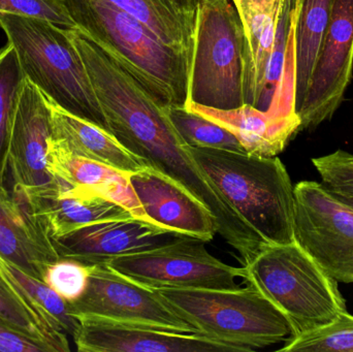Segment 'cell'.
<instances>
[{
    "mask_svg": "<svg viewBox=\"0 0 353 352\" xmlns=\"http://www.w3.org/2000/svg\"><path fill=\"white\" fill-rule=\"evenodd\" d=\"M77 28L165 107L188 101L190 60L109 0H59Z\"/></svg>",
    "mask_w": 353,
    "mask_h": 352,
    "instance_id": "obj_1",
    "label": "cell"
},
{
    "mask_svg": "<svg viewBox=\"0 0 353 352\" xmlns=\"http://www.w3.org/2000/svg\"><path fill=\"white\" fill-rule=\"evenodd\" d=\"M190 149L222 198L267 245L296 242L294 186L278 157Z\"/></svg>",
    "mask_w": 353,
    "mask_h": 352,
    "instance_id": "obj_2",
    "label": "cell"
},
{
    "mask_svg": "<svg viewBox=\"0 0 353 352\" xmlns=\"http://www.w3.org/2000/svg\"><path fill=\"white\" fill-rule=\"evenodd\" d=\"M0 29L14 48L24 76L48 99L110 132L68 29L45 19L3 12H0Z\"/></svg>",
    "mask_w": 353,
    "mask_h": 352,
    "instance_id": "obj_3",
    "label": "cell"
},
{
    "mask_svg": "<svg viewBox=\"0 0 353 352\" xmlns=\"http://www.w3.org/2000/svg\"><path fill=\"white\" fill-rule=\"evenodd\" d=\"M243 267L247 285L283 313L292 337L327 326L347 311L338 281L296 242L265 246Z\"/></svg>",
    "mask_w": 353,
    "mask_h": 352,
    "instance_id": "obj_4",
    "label": "cell"
},
{
    "mask_svg": "<svg viewBox=\"0 0 353 352\" xmlns=\"http://www.w3.org/2000/svg\"><path fill=\"white\" fill-rule=\"evenodd\" d=\"M159 295L199 335L248 352L288 340L292 327L255 287L159 289Z\"/></svg>",
    "mask_w": 353,
    "mask_h": 352,
    "instance_id": "obj_5",
    "label": "cell"
},
{
    "mask_svg": "<svg viewBox=\"0 0 353 352\" xmlns=\"http://www.w3.org/2000/svg\"><path fill=\"white\" fill-rule=\"evenodd\" d=\"M246 58L244 28L232 0H199L188 101L217 110L242 107Z\"/></svg>",
    "mask_w": 353,
    "mask_h": 352,
    "instance_id": "obj_6",
    "label": "cell"
},
{
    "mask_svg": "<svg viewBox=\"0 0 353 352\" xmlns=\"http://www.w3.org/2000/svg\"><path fill=\"white\" fill-rule=\"evenodd\" d=\"M205 241L187 237L163 247L117 256L107 264L115 272L152 289H239L236 278L244 279V267L220 262L205 249Z\"/></svg>",
    "mask_w": 353,
    "mask_h": 352,
    "instance_id": "obj_7",
    "label": "cell"
},
{
    "mask_svg": "<svg viewBox=\"0 0 353 352\" xmlns=\"http://www.w3.org/2000/svg\"><path fill=\"white\" fill-rule=\"evenodd\" d=\"M294 241L338 282L353 283V208L323 184L294 186Z\"/></svg>",
    "mask_w": 353,
    "mask_h": 352,
    "instance_id": "obj_8",
    "label": "cell"
},
{
    "mask_svg": "<svg viewBox=\"0 0 353 352\" xmlns=\"http://www.w3.org/2000/svg\"><path fill=\"white\" fill-rule=\"evenodd\" d=\"M88 267L86 291L82 297L70 303L74 318L88 316L121 324L199 334L170 307L157 289L130 280L107 264Z\"/></svg>",
    "mask_w": 353,
    "mask_h": 352,
    "instance_id": "obj_9",
    "label": "cell"
},
{
    "mask_svg": "<svg viewBox=\"0 0 353 352\" xmlns=\"http://www.w3.org/2000/svg\"><path fill=\"white\" fill-rule=\"evenodd\" d=\"M51 136L49 99L25 76L8 134L6 167L14 192L25 200L60 191L59 182L48 171Z\"/></svg>",
    "mask_w": 353,
    "mask_h": 352,
    "instance_id": "obj_10",
    "label": "cell"
},
{
    "mask_svg": "<svg viewBox=\"0 0 353 352\" xmlns=\"http://www.w3.org/2000/svg\"><path fill=\"white\" fill-rule=\"evenodd\" d=\"M353 0H335L308 88L298 112L300 130H314L331 120L352 78Z\"/></svg>",
    "mask_w": 353,
    "mask_h": 352,
    "instance_id": "obj_11",
    "label": "cell"
},
{
    "mask_svg": "<svg viewBox=\"0 0 353 352\" xmlns=\"http://www.w3.org/2000/svg\"><path fill=\"white\" fill-rule=\"evenodd\" d=\"M187 237L132 217L93 223L52 242L60 258L94 266L117 256L163 247Z\"/></svg>",
    "mask_w": 353,
    "mask_h": 352,
    "instance_id": "obj_12",
    "label": "cell"
},
{
    "mask_svg": "<svg viewBox=\"0 0 353 352\" xmlns=\"http://www.w3.org/2000/svg\"><path fill=\"white\" fill-rule=\"evenodd\" d=\"M80 327L74 336L80 352H248L199 334H186L148 326L121 324L76 316Z\"/></svg>",
    "mask_w": 353,
    "mask_h": 352,
    "instance_id": "obj_13",
    "label": "cell"
},
{
    "mask_svg": "<svg viewBox=\"0 0 353 352\" xmlns=\"http://www.w3.org/2000/svg\"><path fill=\"white\" fill-rule=\"evenodd\" d=\"M130 180L153 225L205 242L217 233L215 219L207 207L175 180L152 167L130 174Z\"/></svg>",
    "mask_w": 353,
    "mask_h": 352,
    "instance_id": "obj_14",
    "label": "cell"
},
{
    "mask_svg": "<svg viewBox=\"0 0 353 352\" xmlns=\"http://www.w3.org/2000/svg\"><path fill=\"white\" fill-rule=\"evenodd\" d=\"M47 167L61 190L93 194L128 209L136 218L148 221L130 183L132 173L70 152L50 136Z\"/></svg>",
    "mask_w": 353,
    "mask_h": 352,
    "instance_id": "obj_15",
    "label": "cell"
},
{
    "mask_svg": "<svg viewBox=\"0 0 353 352\" xmlns=\"http://www.w3.org/2000/svg\"><path fill=\"white\" fill-rule=\"evenodd\" d=\"M0 256L41 281L48 266L60 258L27 200L4 183H0Z\"/></svg>",
    "mask_w": 353,
    "mask_h": 352,
    "instance_id": "obj_16",
    "label": "cell"
},
{
    "mask_svg": "<svg viewBox=\"0 0 353 352\" xmlns=\"http://www.w3.org/2000/svg\"><path fill=\"white\" fill-rule=\"evenodd\" d=\"M185 107L230 130L248 154L275 157L300 132L299 117H288L244 103L234 110H217L188 103Z\"/></svg>",
    "mask_w": 353,
    "mask_h": 352,
    "instance_id": "obj_17",
    "label": "cell"
},
{
    "mask_svg": "<svg viewBox=\"0 0 353 352\" xmlns=\"http://www.w3.org/2000/svg\"><path fill=\"white\" fill-rule=\"evenodd\" d=\"M283 1L232 0L240 14L247 43L244 74L245 103L259 110Z\"/></svg>",
    "mask_w": 353,
    "mask_h": 352,
    "instance_id": "obj_18",
    "label": "cell"
},
{
    "mask_svg": "<svg viewBox=\"0 0 353 352\" xmlns=\"http://www.w3.org/2000/svg\"><path fill=\"white\" fill-rule=\"evenodd\" d=\"M26 200L52 241L93 223L134 217L121 205L93 194L60 190Z\"/></svg>",
    "mask_w": 353,
    "mask_h": 352,
    "instance_id": "obj_19",
    "label": "cell"
},
{
    "mask_svg": "<svg viewBox=\"0 0 353 352\" xmlns=\"http://www.w3.org/2000/svg\"><path fill=\"white\" fill-rule=\"evenodd\" d=\"M49 105L51 138L70 152L128 173L149 167L107 130L68 113L50 99Z\"/></svg>",
    "mask_w": 353,
    "mask_h": 352,
    "instance_id": "obj_20",
    "label": "cell"
},
{
    "mask_svg": "<svg viewBox=\"0 0 353 352\" xmlns=\"http://www.w3.org/2000/svg\"><path fill=\"white\" fill-rule=\"evenodd\" d=\"M334 2L335 0H294L292 52L296 115L329 28Z\"/></svg>",
    "mask_w": 353,
    "mask_h": 352,
    "instance_id": "obj_21",
    "label": "cell"
},
{
    "mask_svg": "<svg viewBox=\"0 0 353 352\" xmlns=\"http://www.w3.org/2000/svg\"><path fill=\"white\" fill-rule=\"evenodd\" d=\"M0 318L23 334L47 345L52 352L70 351L68 337L35 305L14 280L0 256Z\"/></svg>",
    "mask_w": 353,
    "mask_h": 352,
    "instance_id": "obj_22",
    "label": "cell"
},
{
    "mask_svg": "<svg viewBox=\"0 0 353 352\" xmlns=\"http://www.w3.org/2000/svg\"><path fill=\"white\" fill-rule=\"evenodd\" d=\"M144 23L163 43L191 61L194 23L172 0H109Z\"/></svg>",
    "mask_w": 353,
    "mask_h": 352,
    "instance_id": "obj_23",
    "label": "cell"
},
{
    "mask_svg": "<svg viewBox=\"0 0 353 352\" xmlns=\"http://www.w3.org/2000/svg\"><path fill=\"white\" fill-rule=\"evenodd\" d=\"M167 112L176 132L189 147L247 153L230 130L211 120L185 107L171 105L167 107Z\"/></svg>",
    "mask_w": 353,
    "mask_h": 352,
    "instance_id": "obj_24",
    "label": "cell"
},
{
    "mask_svg": "<svg viewBox=\"0 0 353 352\" xmlns=\"http://www.w3.org/2000/svg\"><path fill=\"white\" fill-rule=\"evenodd\" d=\"M25 76L10 43L0 49V183L8 174L6 147L19 93Z\"/></svg>",
    "mask_w": 353,
    "mask_h": 352,
    "instance_id": "obj_25",
    "label": "cell"
},
{
    "mask_svg": "<svg viewBox=\"0 0 353 352\" xmlns=\"http://www.w3.org/2000/svg\"><path fill=\"white\" fill-rule=\"evenodd\" d=\"M2 260L14 280L28 293L30 299L34 302L35 305L43 311V313L58 329L74 338V334L80 327V322L78 318L72 315L70 303L60 297L47 283L23 272L18 267L4 260L3 258Z\"/></svg>",
    "mask_w": 353,
    "mask_h": 352,
    "instance_id": "obj_26",
    "label": "cell"
},
{
    "mask_svg": "<svg viewBox=\"0 0 353 352\" xmlns=\"http://www.w3.org/2000/svg\"><path fill=\"white\" fill-rule=\"evenodd\" d=\"M281 352H353V316L342 312L331 324L292 337Z\"/></svg>",
    "mask_w": 353,
    "mask_h": 352,
    "instance_id": "obj_27",
    "label": "cell"
},
{
    "mask_svg": "<svg viewBox=\"0 0 353 352\" xmlns=\"http://www.w3.org/2000/svg\"><path fill=\"white\" fill-rule=\"evenodd\" d=\"M89 267L68 258H59L48 266L43 276L47 283L68 303L82 297L88 284Z\"/></svg>",
    "mask_w": 353,
    "mask_h": 352,
    "instance_id": "obj_28",
    "label": "cell"
},
{
    "mask_svg": "<svg viewBox=\"0 0 353 352\" xmlns=\"http://www.w3.org/2000/svg\"><path fill=\"white\" fill-rule=\"evenodd\" d=\"M323 185L335 194L353 196V154L337 150L312 159Z\"/></svg>",
    "mask_w": 353,
    "mask_h": 352,
    "instance_id": "obj_29",
    "label": "cell"
},
{
    "mask_svg": "<svg viewBox=\"0 0 353 352\" xmlns=\"http://www.w3.org/2000/svg\"><path fill=\"white\" fill-rule=\"evenodd\" d=\"M0 12L45 19L65 29L76 28L59 0H0Z\"/></svg>",
    "mask_w": 353,
    "mask_h": 352,
    "instance_id": "obj_30",
    "label": "cell"
},
{
    "mask_svg": "<svg viewBox=\"0 0 353 352\" xmlns=\"http://www.w3.org/2000/svg\"><path fill=\"white\" fill-rule=\"evenodd\" d=\"M0 352H52L47 345L23 334L0 318Z\"/></svg>",
    "mask_w": 353,
    "mask_h": 352,
    "instance_id": "obj_31",
    "label": "cell"
},
{
    "mask_svg": "<svg viewBox=\"0 0 353 352\" xmlns=\"http://www.w3.org/2000/svg\"><path fill=\"white\" fill-rule=\"evenodd\" d=\"M176 8L187 17L189 20L195 23V17H196L197 6L199 0H172Z\"/></svg>",
    "mask_w": 353,
    "mask_h": 352,
    "instance_id": "obj_32",
    "label": "cell"
},
{
    "mask_svg": "<svg viewBox=\"0 0 353 352\" xmlns=\"http://www.w3.org/2000/svg\"><path fill=\"white\" fill-rule=\"evenodd\" d=\"M335 196H337L339 200H341L342 202L346 203V204L350 205V206L353 208V196H339V194H335Z\"/></svg>",
    "mask_w": 353,
    "mask_h": 352,
    "instance_id": "obj_33",
    "label": "cell"
},
{
    "mask_svg": "<svg viewBox=\"0 0 353 352\" xmlns=\"http://www.w3.org/2000/svg\"></svg>",
    "mask_w": 353,
    "mask_h": 352,
    "instance_id": "obj_34",
    "label": "cell"
}]
</instances>
